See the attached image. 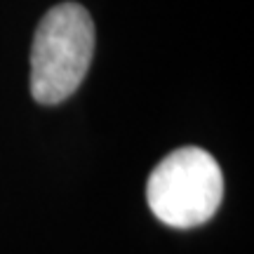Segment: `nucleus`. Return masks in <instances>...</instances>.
<instances>
[{
	"mask_svg": "<svg viewBox=\"0 0 254 254\" xmlns=\"http://www.w3.org/2000/svg\"><path fill=\"white\" fill-rule=\"evenodd\" d=\"M94 57V21L78 2H62L38 24L31 47V94L55 106L80 87Z\"/></svg>",
	"mask_w": 254,
	"mask_h": 254,
	"instance_id": "1",
	"label": "nucleus"
},
{
	"mask_svg": "<svg viewBox=\"0 0 254 254\" xmlns=\"http://www.w3.org/2000/svg\"><path fill=\"white\" fill-rule=\"evenodd\" d=\"M221 198V170L217 160L198 146H184L163 158L146 184L151 212L174 228H193L209 221Z\"/></svg>",
	"mask_w": 254,
	"mask_h": 254,
	"instance_id": "2",
	"label": "nucleus"
}]
</instances>
